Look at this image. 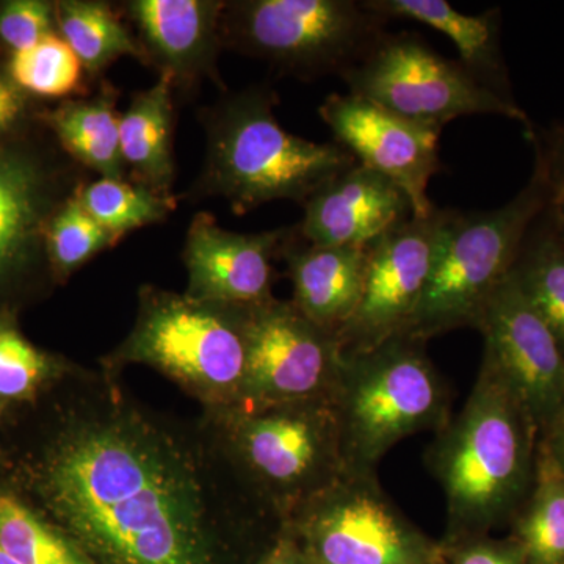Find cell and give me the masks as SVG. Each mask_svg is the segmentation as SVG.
<instances>
[{
  "mask_svg": "<svg viewBox=\"0 0 564 564\" xmlns=\"http://www.w3.org/2000/svg\"><path fill=\"white\" fill-rule=\"evenodd\" d=\"M25 484L93 564H258L284 529L248 492L204 415L140 402L104 366L70 364Z\"/></svg>",
  "mask_w": 564,
  "mask_h": 564,
  "instance_id": "1",
  "label": "cell"
},
{
  "mask_svg": "<svg viewBox=\"0 0 564 564\" xmlns=\"http://www.w3.org/2000/svg\"><path fill=\"white\" fill-rule=\"evenodd\" d=\"M540 430L521 400L481 362L473 391L426 452V466L443 488L444 541L481 536L511 519L536 470Z\"/></svg>",
  "mask_w": 564,
  "mask_h": 564,
  "instance_id": "2",
  "label": "cell"
},
{
  "mask_svg": "<svg viewBox=\"0 0 564 564\" xmlns=\"http://www.w3.org/2000/svg\"><path fill=\"white\" fill-rule=\"evenodd\" d=\"M278 93L258 84L221 93L198 113L206 154L198 180L185 196L221 198L236 215L267 203L303 204L356 159L334 143L293 135L274 117Z\"/></svg>",
  "mask_w": 564,
  "mask_h": 564,
  "instance_id": "3",
  "label": "cell"
},
{
  "mask_svg": "<svg viewBox=\"0 0 564 564\" xmlns=\"http://www.w3.org/2000/svg\"><path fill=\"white\" fill-rule=\"evenodd\" d=\"M248 492L282 525L348 467L332 399L204 411Z\"/></svg>",
  "mask_w": 564,
  "mask_h": 564,
  "instance_id": "4",
  "label": "cell"
},
{
  "mask_svg": "<svg viewBox=\"0 0 564 564\" xmlns=\"http://www.w3.org/2000/svg\"><path fill=\"white\" fill-rule=\"evenodd\" d=\"M250 311L143 285L131 333L101 364L117 372L129 364L152 367L204 411L242 403Z\"/></svg>",
  "mask_w": 564,
  "mask_h": 564,
  "instance_id": "5",
  "label": "cell"
},
{
  "mask_svg": "<svg viewBox=\"0 0 564 564\" xmlns=\"http://www.w3.org/2000/svg\"><path fill=\"white\" fill-rule=\"evenodd\" d=\"M425 345L402 334L344 355L332 403L348 470H377L397 444L451 421V391Z\"/></svg>",
  "mask_w": 564,
  "mask_h": 564,
  "instance_id": "6",
  "label": "cell"
},
{
  "mask_svg": "<svg viewBox=\"0 0 564 564\" xmlns=\"http://www.w3.org/2000/svg\"><path fill=\"white\" fill-rule=\"evenodd\" d=\"M544 204L543 177L534 169L529 184L499 209H448L421 304L404 336L429 343L455 329H477Z\"/></svg>",
  "mask_w": 564,
  "mask_h": 564,
  "instance_id": "7",
  "label": "cell"
},
{
  "mask_svg": "<svg viewBox=\"0 0 564 564\" xmlns=\"http://www.w3.org/2000/svg\"><path fill=\"white\" fill-rule=\"evenodd\" d=\"M388 22L364 0H226L220 35L223 50L313 82L355 68Z\"/></svg>",
  "mask_w": 564,
  "mask_h": 564,
  "instance_id": "8",
  "label": "cell"
},
{
  "mask_svg": "<svg viewBox=\"0 0 564 564\" xmlns=\"http://www.w3.org/2000/svg\"><path fill=\"white\" fill-rule=\"evenodd\" d=\"M313 564H445L381 488L377 470H347L284 525Z\"/></svg>",
  "mask_w": 564,
  "mask_h": 564,
  "instance_id": "9",
  "label": "cell"
},
{
  "mask_svg": "<svg viewBox=\"0 0 564 564\" xmlns=\"http://www.w3.org/2000/svg\"><path fill=\"white\" fill-rule=\"evenodd\" d=\"M348 93L399 115L404 120L441 129L469 115H500L533 132L519 104L484 87L462 63L436 54L413 33H384L370 54L340 77Z\"/></svg>",
  "mask_w": 564,
  "mask_h": 564,
  "instance_id": "10",
  "label": "cell"
},
{
  "mask_svg": "<svg viewBox=\"0 0 564 564\" xmlns=\"http://www.w3.org/2000/svg\"><path fill=\"white\" fill-rule=\"evenodd\" d=\"M336 334L292 302L251 307L242 403L276 404L332 399L343 369Z\"/></svg>",
  "mask_w": 564,
  "mask_h": 564,
  "instance_id": "11",
  "label": "cell"
},
{
  "mask_svg": "<svg viewBox=\"0 0 564 564\" xmlns=\"http://www.w3.org/2000/svg\"><path fill=\"white\" fill-rule=\"evenodd\" d=\"M448 209L408 218L367 247L361 296L337 333L344 355L361 352L406 333L421 304Z\"/></svg>",
  "mask_w": 564,
  "mask_h": 564,
  "instance_id": "12",
  "label": "cell"
},
{
  "mask_svg": "<svg viewBox=\"0 0 564 564\" xmlns=\"http://www.w3.org/2000/svg\"><path fill=\"white\" fill-rule=\"evenodd\" d=\"M88 180L87 170L68 154L55 161L0 143V293L44 263L51 269L46 236L52 218Z\"/></svg>",
  "mask_w": 564,
  "mask_h": 564,
  "instance_id": "13",
  "label": "cell"
},
{
  "mask_svg": "<svg viewBox=\"0 0 564 564\" xmlns=\"http://www.w3.org/2000/svg\"><path fill=\"white\" fill-rule=\"evenodd\" d=\"M318 115L356 162L402 188L414 218L436 210L429 185L441 170V129L404 120L351 93H333L318 107Z\"/></svg>",
  "mask_w": 564,
  "mask_h": 564,
  "instance_id": "14",
  "label": "cell"
},
{
  "mask_svg": "<svg viewBox=\"0 0 564 564\" xmlns=\"http://www.w3.org/2000/svg\"><path fill=\"white\" fill-rule=\"evenodd\" d=\"M477 329L485 339L481 362L502 378L543 433L564 404V355L511 274L492 293Z\"/></svg>",
  "mask_w": 564,
  "mask_h": 564,
  "instance_id": "15",
  "label": "cell"
},
{
  "mask_svg": "<svg viewBox=\"0 0 564 564\" xmlns=\"http://www.w3.org/2000/svg\"><path fill=\"white\" fill-rule=\"evenodd\" d=\"M291 228L261 232L223 229L214 215H193L182 261L187 295L203 302L254 307L273 300V259L281 258Z\"/></svg>",
  "mask_w": 564,
  "mask_h": 564,
  "instance_id": "16",
  "label": "cell"
},
{
  "mask_svg": "<svg viewBox=\"0 0 564 564\" xmlns=\"http://www.w3.org/2000/svg\"><path fill=\"white\" fill-rule=\"evenodd\" d=\"M226 0H129L122 14L137 28L144 65L172 76L182 101L193 98L212 80L228 91L220 73V22Z\"/></svg>",
  "mask_w": 564,
  "mask_h": 564,
  "instance_id": "17",
  "label": "cell"
},
{
  "mask_svg": "<svg viewBox=\"0 0 564 564\" xmlns=\"http://www.w3.org/2000/svg\"><path fill=\"white\" fill-rule=\"evenodd\" d=\"M303 209L293 228L302 242L318 247L366 248L413 217L402 188L358 162L315 192Z\"/></svg>",
  "mask_w": 564,
  "mask_h": 564,
  "instance_id": "18",
  "label": "cell"
},
{
  "mask_svg": "<svg viewBox=\"0 0 564 564\" xmlns=\"http://www.w3.org/2000/svg\"><path fill=\"white\" fill-rule=\"evenodd\" d=\"M281 258L293 285L291 302L310 321L337 336L358 306L367 247L304 243L291 228Z\"/></svg>",
  "mask_w": 564,
  "mask_h": 564,
  "instance_id": "19",
  "label": "cell"
},
{
  "mask_svg": "<svg viewBox=\"0 0 564 564\" xmlns=\"http://www.w3.org/2000/svg\"><path fill=\"white\" fill-rule=\"evenodd\" d=\"M384 20H408L444 33L454 41L459 63L480 82L510 104L514 101L502 52V10L463 14L445 0H364Z\"/></svg>",
  "mask_w": 564,
  "mask_h": 564,
  "instance_id": "20",
  "label": "cell"
},
{
  "mask_svg": "<svg viewBox=\"0 0 564 564\" xmlns=\"http://www.w3.org/2000/svg\"><path fill=\"white\" fill-rule=\"evenodd\" d=\"M174 91L170 74H159L148 90L133 93L121 115V155L133 184L161 196H173L176 181L174 162Z\"/></svg>",
  "mask_w": 564,
  "mask_h": 564,
  "instance_id": "21",
  "label": "cell"
},
{
  "mask_svg": "<svg viewBox=\"0 0 564 564\" xmlns=\"http://www.w3.org/2000/svg\"><path fill=\"white\" fill-rule=\"evenodd\" d=\"M118 98L120 91L110 82L101 80L96 93L61 104L44 113L43 120L62 150L82 169L109 180L126 181Z\"/></svg>",
  "mask_w": 564,
  "mask_h": 564,
  "instance_id": "22",
  "label": "cell"
},
{
  "mask_svg": "<svg viewBox=\"0 0 564 564\" xmlns=\"http://www.w3.org/2000/svg\"><path fill=\"white\" fill-rule=\"evenodd\" d=\"M57 33L66 41L90 79H98L111 63L132 57L143 63L139 40L122 22L121 10L102 0L54 2Z\"/></svg>",
  "mask_w": 564,
  "mask_h": 564,
  "instance_id": "23",
  "label": "cell"
},
{
  "mask_svg": "<svg viewBox=\"0 0 564 564\" xmlns=\"http://www.w3.org/2000/svg\"><path fill=\"white\" fill-rule=\"evenodd\" d=\"M510 527L524 564H564V474L541 444L532 488Z\"/></svg>",
  "mask_w": 564,
  "mask_h": 564,
  "instance_id": "24",
  "label": "cell"
},
{
  "mask_svg": "<svg viewBox=\"0 0 564 564\" xmlns=\"http://www.w3.org/2000/svg\"><path fill=\"white\" fill-rule=\"evenodd\" d=\"M510 274L564 355V247L541 214L530 226Z\"/></svg>",
  "mask_w": 564,
  "mask_h": 564,
  "instance_id": "25",
  "label": "cell"
},
{
  "mask_svg": "<svg viewBox=\"0 0 564 564\" xmlns=\"http://www.w3.org/2000/svg\"><path fill=\"white\" fill-rule=\"evenodd\" d=\"M77 198L106 231L120 240L135 229L169 220L180 202L176 195L161 196L133 182L109 177L87 182Z\"/></svg>",
  "mask_w": 564,
  "mask_h": 564,
  "instance_id": "26",
  "label": "cell"
},
{
  "mask_svg": "<svg viewBox=\"0 0 564 564\" xmlns=\"http://www.w3.org/2000/svg\"><path fill=\"white\" fill-rule=\"evenodd\" d=\"M0 544L20 564H93L17 492L0 491Z\"/></svg>",
  "mask_w": 564,
  "mask_h": 564,
  "instance_id": "27",
  "label": "cell"
},
{
  "mask_svg": "<svg viewBox=\"0 0 564 564\" xmlns=\"http://www.w3.org/2000/svg\"><path fill=\"white\" fill-rule=\"evenodd\" d=\"M7 70L22 91L39 98L88 93L84 66L58 33H50L29 50L14 52Z\"/></svg>",
  "mask_w": 564,
  "mask_h": 564,
  "instance_id": "28",
  "label": "cell"
},
{
  "mask_svg": "<svg viewBox=\"0 0 564 564\" xmlns=\"http://www.w3.org/2000/svg\"><path fill=\"white\" fill-rule=\"evenodd\" d=\"M69 367L28 340L11 314H0V402H33Z\"/></svg>",
  "mask_w": 564,
  "mask_h": 564,
  "instance_id": "29",
  "label": "cell"
},
{
  "mask_svg": "<svg viewBox=\"0 0 564 564\" xmlns=\"http://www.w3.org/2000/svg\"><path fill=\"white\" fill-rule=\"evenodd\" d=\"M120 242L82 207L77 195L73 196L52 218L47 229L46 252L52 278L65 282L99 252Z\"/></svg>",
  "mask_w": 564,
  "mask_h": 564,
  "instance_id": "30",
  "label": "cell"
},
{
  "mask_svg": "<svg viewBox=\"0 0 564 564\" xmlns=\"http://www.w3.org/2000/svg\"><path fill=\"white\" fill-rule=\"evenodd\" d=\"M534 169L544 182L545 204L541 217L564 247V121L530 133Z\"/></svg>",
  "mask_w": 564,
  "mask_h": 564,
  "instance_id": "31",
  "label": "cell"
},
{
  "mask_svg": "<svg viewBox=\"0 0 564 564\" xmlns=\"http://www.w3.org/2000/svg\"><path fill=\"white\" fill-rule=\"evenodd\" d=\"M50 33H57L54 2L7 0L0 3V41L13 54L29 50Z\"/></svg>",
  "mask_w": 564,
  "mask_h": 564,
  "instance_id": "32",
  "label": "cell"
},
{
  "mask_svg": "<svg viewBox=\"0 0 564 564\" xmlns=\"http://www.w3.org/2000/svg\"><path fill=\"white\" fill-rule=\"evenodd\" d=\"M445 564H524L513 538L496 540L489 534L443 541Z\"/></svg>",
  "mask_w": 564,
  "mask_h": 564,
  "instance_id": "33",
  "label": "cell"
},
{
  "mask_svg": "<svg viewBox=\"0 0 564 564\" xmlns=\"http://www.w3.org/2000/svg\"><path fill=\"white\" fill-rule=\"evenodd\" d=\"M28 111V93L14 84L9 70L0 69V140L9 139L21 128Z\"/></svg>",
  "mask_w": 564,
  "mask_h": 564,
  "instance_id": "34",
  "label": "cell"
},
{
  "mask_svg": "<svg viewBox=\"0 0 564 564\" xmlns=\"http://www.w3.org/2000/svg\"><path fill=\"white\" fill-rule=\"evenodd\" d=\"M258 564H313L288 529H282Z\"/></svg>",
  "mask_w": 564,
  "mask_h": 564,
  "instance_id": "35",
  "label": "cell"
},
{
  "mask_svg": "<svg viewBox=\"0 0 564 564\" xmlns=\"http://www.w3.org/2000/svg\"><path fill=\"white\" fill-rule=\"evenodd\" d=\"M540 444L564 474V404L540 434Z\"/></svg>",
  "mask_w": 564,
  "mask_h": 564,
  "instance_id": "36",
  "label": "cell"
},
{
  "mask_svg": "<svg viewBox=\"0 0 564 564\" xmlns=\"http://www.w3.org/2000/svg\"><path fill=\"white\" fill-rule=\"evenodd\" d=\"M0 564H20L3 549L2 544H0Z\"/></svg>",
  "mask_w": 564,
  "mask_h": 564,
  "instance_id": "37",
  "label": "cell"
}]
</instances>
